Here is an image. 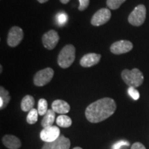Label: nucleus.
<instances>
[{
    "label": "nucleus",
    "mask_w": 149,
    "mask_h": 149,
    "mask_svg": "<svg viewBox=\"0 0 149 149\" xmlns=\"http://www.w3.org/2000/svg\"><path fill=\"white\" fill-rule=\"evenodd\" d=\"M57 23L60 26H64L68 21V17L64 13H59L57 15Z\"/></svg>",
    "instance_id": "obj_22"
},
{
    "label": "nucleus",
    "mask_w": 149,
    "mask_h": 149,
    "mask_svg": "<svg viewBox=\"0 0 149 149\" xmlns=\"http://www.w3.org/2000/svg\"><path fill=\"white\" fill-rule=\"evenodd\" d=\"M111 17V12L109 8H101L93 15L91 23L94 26H100L107 23Z\"/></svg>",
    "instance_id": "obj_6"
},
{
    "label": "nucleus",
    "mask_w": 149,
    "mask_h": 149,
    "mask_svg": "<svg viewBox=\"0 0 149 149\" xmlns=\"http://www.w3.org/2000/svg\"><path fill=\"white\" fill-rule=\"evenodd\" d=\"M53 75L54 70L51 68H46L39 70L33 78L34 84L36 86H44L51 81Z\"/></svg>",
    "instance_id": "obj_5"
},
{
    "label": "nucleus",
    "mask_w": 149,
    "mask_h": 149,
    "mask_svg": "<svg viewBox=\"0 0 149 149\" xmlns=\"http://www.w3.org/2000/svg\"><path fill=\"white\" fill-rule=\"evenodd\" d=\"M59 37L55 30H51L42 36V44L46 49L53 50L58 44Z\"/></svg>",
    "instance_id": "obj_8"
},
{
    "label": "nucleus",
    "mask_w": 149,
    "mask_h": 149,
    "mask_svg": "<svg viewBox=\"0 0 149 149\" xmlns=\"http://www.w3.org/2000/svg\"><path fill=\"white\" fill-rule=\"evenodd\" d=\"M56 123L59 127L68 128L72 125V120L66 115H61L57 117Z\"/></svg>",
    "instance_id": "obj_17"
},
{
    "label": "nucleus",
    "mask_w": 149,
    "mask_h": 149,
    "mask_svg": "<svg viewBox=\"0 0 149 149\" xmlns=\"http://www.w3.org/2000/svg\"><path fill=\"white\" fill-rule=\"evenodd\" d=\"M70 139L64 135H60L56 140L51 142H46L42 149H69Z\"/></svg>",
    "instance_id": "obj_11"
},
{
    "label": "nucleus",
    "mask_w": 149,
    "mask_h": 149,
    "mask_svg": "<svg viewBox=\"0 0 149 149\" xmlns=\"http://www.w3.org/2000/svg\"><path fill=\"white\" fill-rule=\"evenodd\" d=\"M38 111L35 109H33L29 112L26 117V122L29 124H34L38 120Z\"/></svg>",
    "instance_id": "obj_18"
},
{
    "label": "nucleus",
    "mask_w": 149,
    "mask_h": 149,
    "mask_svg": "<svg viewBox=\"0 0 149 149\" xmlns=\"http://www.w3.org/2000/svg\"><path fill=\"white\" fill-rule=\"evenodd\" d=\"M146 17V8L144 5L139 4L130 13L128 18L129 24L134 26H140L145 22Z\"/></svg>",
    "instance_id": "obj_4"
},
{
    "label": "nucleus",
    "mask_w": 149,
    "mask_h": 149,
    "mask_svg": "<svg viewBox=\"0 0 149 149\" xmlns=\"http://www.w3.org/2000/svg\"><path fill=\"white\" fill-rule=\"evenodd\" d=\"M37 1H38L39 2L41 3H44L45 2H47L48 0H37Z\"/></svg>",
    "instance_id": "obj_28"
},
{
    "label": "nucleus",
    "mask_w": 149,
    "mask_h": 149,
    "mask_svg": "<svg viewBox=\"0 0 149 149\" xmlns=\"http://www.w3.org/2000/svg\"><path fill=\"white\" fill-rule=\"evenodd\" d=\"M52 109L55 113L61 115H65L70 111V105L66 101L61 100H56L52 103Z\"/></svg>",
    "instance_id": "obj_14"
},
{
    "label": "nucleus",
    "mask_w": 149,
    "mask_h": 149,
    "mask_svg": "<svg viewBox=\"0 0 149 149\" xmlns=\"http://www.w3.org/2000/svg\"><path fill=\"white\" fill-rule=\"evenodd\" d=\"M130 149H146L144 145L140 142H135L131 146Z\"/></svg>",
    "instance_id": "obj_26"
},
{
    "label": "nucleus",
    "mask_w": 149,
    "mask_h": 149,
    "mask_svg": "<svg viewBox=\"0 0 149 149\" xmlns=\"http://www.w3.org/2000/svg\"><path fill=\"white\" fill-rule=\"evenodd\" d=\"M128 93L129 95L134 100H138L140 97L139 91L135 87H129L128 89Z\"/></svg>",
    "instance_id": "obj_23"
},
{
    "label": "nucleus",
    "mask_w": 149,
    "mask_h": 149,
    "mask_svg": "<svg viewBox=\"0 0 149 149\" xmlns=\"http://www.w3.org/2000/svg\"><path fill=\"white\" fill-rule=\"evenodd\" d=\"M38 111L39 115L41 116H44L48 111V102L45 99H40L38 102Z\"/></svg>",
    "instance_id": "obj_19"
},
{
    "label": "nucleus",
    "mask_w": 149,
    "mask_h": 149,
    "mask_svg": "<svg viewBox=\"0 0 149 149\" xmlns=\"http://www.w3.org/2000/svg\"><path fill=\"white\" fill-rule=\"evenodd\" d=\"M60 1L62 3H64V4H66V3H68V2H69L70 0H60Z\"/></svg>",
    "instance_id": "obj_27"
},
{
    "label": "nucleus",
    "mask_w": 149,
    "mask_h": 149,
    "mask_svg": "<svg viewBox=\"0 0 149 149\" xmlns=\"http://www.w3.org/2000/svg\"><path fill=\"white\" fill-rule=\"evenodd\" d=\"M100 59H101V55L100 54L88 53L81 57L79 63L82 67L89 68L98 64Z\"/></svg>",
    "instance_id": "obj_12"
},
{
    "label": "nucleus",
    "mask_w": 149,
    "mask_h": 149,
    "mask_svg": "<svg viewBox=\"0 0 149 149\" xmlns=\"http://www.w3.org/2000/svg\"><path fill=\"white\" fill-rule=\"evenodd\" d=\"M122 146H129V142L126 140H120L112 146V149H120Z\"/></svg>",
    "instance_id": "obj_25"
},
{
    "label": "nucleus",
    "mask_w": 149,
    "mask_h": 149,
    "mask_svg": "<svg viewBox=\"0 0 149 149\" xmlns=\"http://www.w3.org/2000/svg\"><path fill=\"white\" fill-rule=\"evenodd\" d=\"M55 120V112L53 109L48 110L47 113L43 117L42 122H41V125L42 127L46 128L48 126H53L54 122Z\"/></svg>",
    "instance_id": "obj_15"
},
{
    "label": "nucleus",
    "mask_w": 149,
    "mask_h": 149,
    "mask_svg": "<svg viewBox=\"0 0 149 149\" xmlns=\"http://www.w3.org/2000/svg\"><path fill=\"white\" fill-rule=\"evenodd\" d=\"M72 149H82V148H81V147H75V148H74Z\"/></svg>",
    "instance_id": "obj_29"
},
{
    "label": "nucleus",
    "mask_w": 149,
    "mask_h": 149,
    "mask_svg": "<svg viewBox=\"0 0 149 149\" xmlns=\"http://www.w3.org/2000/svg\"><path fill=\"white\" fill-rule=\"evenodd\" d=\"M75 59V48L68 44L61 49L57 58V64L61 68H67L71 66Z\"/></svg>",
    "instance_id": "obj_3"
},
{
    "label": "nucleus",
    "mask_w": 149,
    "mask_h": 149,
    "mask_svg": "<svg viewBox=\"0 0 149 149\" xmlns=\"http://www.w3.org/2000/svg\"><path fill=\"white\" fill-rule=\"evenodd\" d=\"M0 68H1V71H0V72H2V66H1H1H0Z\"/></svg>",
    "instance_id": "obj_30"
},
{
    "label": "nucleus",
    "mask_w": 149,
    "mask_h": 149,
    "mask_svg": "<svg viewBox=\"0 0 149 149\" xmlns=\"http://www.w3.org/2000/svg\"><path fill=\"white\" fill-rule=\"evenodd\" d=\"M24 38V31L20 27L13 26L9 31L7 44L10 47H16Z\"/></svg>",
    "instance_id": "obj_7"
},
{
    "label": "nucleus",
    "mask_w": 149,
    "mask_h": 149,
    "mask_svg": "<svg viewBox=\"0 0 149 149\" xmlns=\"http://www.w3.org/2000/svg\"><path fill=\"white\" fill-rule=\"evenodd\" d=\"M126 1V0H107V6L111 10H117Z\"/></svg>",
    "instance_id": "obj_21"
},
{
    "label": "nucleus",
    "mask_w": 149,
    "mask_h": 149,
    "mask_svg": "<svg viewBox=\"0 0 149 149\" xmlns=\"http://www.w3.org/2000/svg\"><path fill=\"white\" fill-rule=\"evenodd\" d=\"M35 105V99L33 96L26 95L21 102V109L24 112L30 111L33 109Z\"/></svg>",
    "instance_id": "obj_16"
},
{
    "label": "nucleus",
    "mask_w": 149,
    "mask_h": 149,
    "mask_svg": "<svg viewBox=\"0 0 149 149\" xmlns=\"http://www.w3.org/2000/svg\"><path fill=\"white\" fill-rule=\"evenodd\" d=\"M79 6L78 7V9L80 11H83L88 8L90 0H79Z\"/></svg>",
    "instance_id": "obj_24"
},
{
    "label": "nucleus",
    "mask_w": 149,
    "mask_h": 149,
    "mask_svg": "<svg viewBox=\"0 0 149 149\" xmlns=\"http://www.w3.org/2000/svg\"><path fill=\"white\" fill-rule=\"evenodd\" d=\"M60 130L56 126H51L44 128L40 132V138L45 142H51L60 136Z\"/></svg>",
    "instance_id": "obj_9"
},
{
    "label": "nucleus",
    "mask_w": 149,
    "mask_h": 149,
    "mask_svg": "<svg viewBox=\"0 0 149 149\" xmlns=\"http://www.w3.org/2000/svg\"><path fill=\"white\" fill-rule=\"evenodd\" d=\"M123 81L129 87L140 86L144 81V75L138 68H133L132 70L124 69L121 74Z\"/></svg>",
    "instance_id": "obj_2"
},
{
    "label": "nucleus",
    "mask_w": 149,
    "mask_h": 149,
    "mask_svg": "<svg viewBox=\"0 0 149 149\" xmlns=\"http://www.w3.org/2000/svg\"><path fill=\"white\" fill-rule=\"evenodd\" d=\"M133 48V44L130 41L120 40L113 43L111 46L110 50L111 53L115 55H122L130 52Z\"/></svg>",
    "instance_id": "obj_10"
},
{
    "label": "nucleus",
    "mask_w": 149,
    "mask_h": 149,
    "mask_svg": "<svg viewBox=\"0 0 149 149\" xmlns=\"http://www.w3.org/2000/svg\"><path fill=\"white\" fill-rule=\"evenodd\" d=\"M0 97L2 98L3 100V109H4L7 107L10 100V97L9 95V92L7 90L3 88V87H0Z\"/></svg>",
    "instance_id": "obj_20"
},
{
    "label": "nucleus",
    "mask_w": 149,
    "mask_h": 149,
    "mask_svg": "<svg viewBox=\"0 0 149 149\" xmlns=\"http://www.w3.org/2000/svg\"><path fill=\"white\" fill-rule=\"evenodd\" d=\"M3 144L8 149H19L22 146L20 139L16 136L12 135H6L2 138Z\"/></svg>",
    "instance_id": "obj_13"
},
{
    "label": "nucleus",
    "mask_w": 149,
    "mask_h": 149,
    "mask_svg": "<svg viewBox=\"0 0 149 149\" xmlns=\"http://www.w3.org/2000/svg\"><path fill=\"white\" fill-rule=\"evenodd\" d=\"M116 109V103L113 99L104 97L88 105L85 111V115L88 122L99 123L109 118L114 114Z\"/></svg>",
    "instance_id": "obj_1"
}]
</instances>
